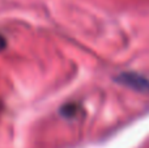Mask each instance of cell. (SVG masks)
<instances>
[{"instance_id":"cell-1","label":"cell","mask_w":149,"mask_h":148,"mask_svg":"<svg viewBox=\"0 0 149 148\" xmlns=\"http://www.w3.org/2000/svg\"><path fill=\"white\" fill-rule=\"evenodd\" d=\"M116 80L120 84L130 87V88L135 89V91L149 93V80L143 77V76L137 75V73H130V72L122 73V75L118 76Z\"/></svg>"},{"instance_id":"cell-2","label":"cell","mask_w":149,"mask_h":148,"mask_svg":"<svg viewBox=\"0 0 149 148\" xmlns=\"http://www.w3.org/2000/svg\"><path fill=\"white\" fill-rule=\"evenodd\" d=\"M77 112H79V106H77V104H67L65 106L62 108V110H60V113L67 118L74 117V115L77 114Z\"/></svg>"},{"instance_id":"cell-3","label":"cell","mask_w":149,"mask_h":148,"mask_svg":"<svg viewBox=\"0 0 149 148\" xmlns=\"http://www.w3.org/2000/svg\"><path fill=\"white\" fill-rule=\"evenodd\" d=\"M5 47H7V39L4 38V36H3L1 33H0V51H3Z\"/></svg>"}]
</instances>
